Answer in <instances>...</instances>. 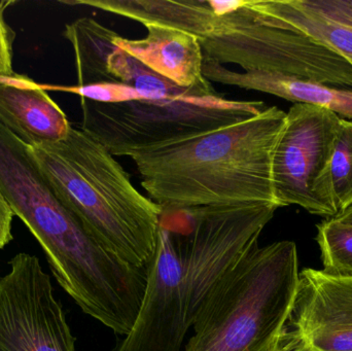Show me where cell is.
<instances>
[{
	"mask_svg": "<svg viewBox=\"0 0 352 351\" xmlns=\"http://www.w3.org/2000/svg\"><path fill=\"white\" fill-rule=\"evenodd\" d=\"M285 119L287 113L278 107H267L245 121L142 150L130 159L148 198L167 212L277 204L272 161Z\"/></svg>",
	"mask_w": 352,
	"mask_h": 351,
	"instance_id": "1",
	"label": "cell"
},
{
	"mask_svg": "<svg viewBox=\"0 0 352 351\" xmlns=\"http://www.w3.org/2000/svg\"><path fill=\"white\" fill-rule=\"evenodd\" d=\"M31 150L60 199L98 242L130 265L150 267L164 210L134 187L115 156L72 126L65 139Z\"/></svg>",
	"mask_w": 352,
	"mask_h": 351,
	"instance_id": "2",
	"label": "cell"
},
{
	"mask_svg": "<svg viewBox=\"0 0 352 351\" xmlns=\"http://www.w3.org/2000/svg\"><path fill=\"white\" fill-rule=\"evenodd\" d=\"M297 247L252 249L211 291L186 351H269L276 346L299 282Z\"/></svg>",
	"mask_w": 352,
	"mask_h": 351,
	"instance_id": "3",
	"label": "cell"
},
{
	"mask_svg": "<svg viewBox=\"0 0 352 351\" xmlns=\"http://www.w3.org/2000/svg\"><path fill=\"white\" fill-rule=\"evenodd\" d=\"M208 23L198 39L204 60L352 89L351 61L258 12L250 0L231 14H212Z\"/></svg>",
	"mask_w": 352,
	"mask_h": 351,
	"instance_id": "4",
	"label": "cell"
},
{
	"mask_svg": "<svg viewBox=\"0 0 352 351\" xmlns=\"http://www.w3.org/2000/svg\"><path fill=\"white\" fill-rule=\"evenodd\" d=\"M80 129L113 156L129 158L245 121L268 107L261 101L230 100L219 94L120 103L80 97Z\"/></svg>",
	"mask_w": 352,
	"mask_h": 351,
	"instance_id": "5",
	"label": "cell"
},
{
	"mask_svg": "<svg viewBox=\"0 0 352 351\" xmlns=\"http://www.w3.org/2000/svg\"><path fill=\"white\" fill-rule=\"evenodd\" d=\"M279 207L275 203L205 206L180 210L188 223L176 234L184 266L188 325L215 284L258 245V237Z\"/></svg>",
	"mask_w": 352,
	"mask_h": 351,
	"instance_id": "6",
	"label": "cell"
},
{
	"mask_svg": "<svg viewBox=\"0 0 352 351\" xmlns=\"http://www.w3.org/2000/svg\"><path fill=\"white\" fill-rule=\"evenodd\" d=\"M340 119L329 109L303 103L289 109L272 161L279 207L297 205L316 216H338L330 170Z\"/></svg>",
	"mask_w": 352,
	"mask_h": 351,
	"instance_id": "7",
	"label": "cell"
},
{
	"mask_svg": "<svg viewBox=\"0 0 352 351\" xmlns=\"http://www.w3.org/2000/svg\"><path fill=\"white\" fill-rule=\"evenodd\" d=\"M8 265L0 278V351H76V338L38 258L20 253Z\"/></svg>",
	"mask_w": 352,
	"mask_h": 351,
	"instance_id": "8",
	"label": "cell"
},
{
	"mask_svg": "<svg viewBox=\"0 0 352 351\" xmlns=\"http://www.w3.org/2000/svg\"><path fill=\"white\" fill-rule=\"evenodd\" d=\"M188 329L179 249L175 233L161 218L142 306L131 331L115 351H180Z\"/></svg>",
	"mask_w": 352,
	"mask_h": 351,
	"instance_id": "9",
	"label": "cell"
},
{
	"mask_svg": "<svg viewBox=\"0 0 352 351\" xmlns=\"http://www.w3.org/2000/svg\"><path fill=\"white\" fill-rule=\"evenodd\" d=\"M287 326L309 351H352V275L303 270Z\"/></svg>",
	"mask_w": 352,
	"mask_h": 351,
	"instance_id": "10",
	"label": "cell"
},
{
	"mask_svg": "<svg viewBox=\"0 0 352 351\" xmlns=\"http://www.w3.org/2000/svg\"><path fill=\"white\" fill-rule=\"evenodd\" d=\"M0 125L32 148L61 141L72 129L45 88L14 72L0 76Z\"/></svg>",
	"mask_w": 352,
	"mask_h": 351,
	"instance_id": "11",
	"label": "cell"
},
{
	"mask_svg": "<svg viewBox=\"0 0 352 351\" xmlns=\"http://www.w3.org/2000/svg\"><path fill=\"white\" fill-rule=\"evenodd\" d=\"M146 28L144 38L118 37V47L182 88L192 89L202 96L217 94L203 76L204 56L196 36L156 25Z\"/></svg>",
	"mask_w": 352,
	"mask_h": 351,
	"instance_id": "12",
	"label": "cell"
},
{
	"mask_svg": "<svg viewBox=\"0 0 352 351\" xmlns=\"http://www.w3.org/2000/svg\"><path fill=\"white\" fill-rule=\"evenodd\" d=\"M203 76L209 82L258 91L294 103L322 107L352 120V90L264 71L237 72L204 60Z\"/></svg>",
	"mask_w": 352,
	"mask_h": 351,
	"instance_id": "13",
	"label": "cell"
},
{
	"mask_svg": "<svg viewBox=\"0 0 352 351\" xmlns=\"http://www.w3.org/2000/svg\"><path fill=\"white\" fill-rule=\"evenodd\" d=\"M63 36L74 47L76 87L115 82L107 72V60L118 47L120 35L116 31L90 16H82L66 25Z\"/></svg>",
	"mask_w": 352,
	"mask_h": 351,
	"instance_id": "14",
	"label": "cell"
},
{
	"mask_svg": "<svg viewBox=\"0 0 352 351\" xmlns=\"http://www.w3.org/2000/svg\"><path fill=\"white\" fill-rule=\"evenodd\" d=\"M258 12L276 19L283 26L304 33L352 63V29L330 22L298 8L292 0H250Z\"/></svg>",
	"mask_w": 352,
	"mask_h": 351,
	"instance_id": "15",
	"label": "cell"
},
{
	"mask_svg": "<svg viewBox=\"0 0 352 351\" xmlns=\"http://www.w3.org/2000/svg\"><path fill=\"white\" fill-rule=\"evenodd\" d=\"M107 72L113 82L131 87L144 96L146 101L201 96L192 89L182 88L170 80L155 73L129 54L115 49L107 60Z\"/></svg>",
	"mask_w": 352,
	"mask_h": 351,
	"instance_id": "16",
	"label": "cell"
},
{
	"mask_svg": "<svg viewBox=\"0 0 352 351\" xmlns=\"http://www.w3.org/2000/svg\"><path fill=\"white\" fill-rule=\"evenodd\" d=\"M324 271L352 275V226L328 218L318 226L316 237Z\"/></svg>",
	"mask_w": 352,
	"mask_h": 351,
	"instance_id": "17",
	"label": "cell"
},
{
	"mask_svg": "<svg viewBox=\"0 0 352 351\" xmlns=\"http://www.w3.org/2000/svg\"><path fill=\"white\" fill-rule=\"evenodd\" d=\"M333 195L338 214L352 206V121L340 119L331 162Z\"/></svg>",
	"mask_w": 352,
	"mask_h": 351,
	"instance_id": "18",
	"label": "cell"
},
{
	"mask_svg": "<svg viewBox=\"0 0 352 351\" xmlns=\"http://www.w3.org/2000/svg\"><path fill=\"white\" fill-rule=\"evenodd\" d=\"M56 90L74 93L82 98L101 103H120L128 101L146 100L140 92L131 87L120 82L92 84L87 87H58Z\"/></svg>",
	"mask_w": 352,
	"mask_h": 351,
	"instance_id": "19",
	"label": "cell"
},
{
	"mask_svg": "<svg viewBox=\"0 0 352 351\" xmlns=\"http://www.w3.org/2000/svg\"><path fill=\"white\" fill-rule=\"evenodd\" d=\"M298 8L352 29V0H292Z\"/></svg>",
	"mask_w": 352,
	"mask_h": 351,
	"instance_id": "20",
	"label": "cell"
},
{
	"mask_svg": "<svg viewBox=\"0 0 352 351\" xmlns=\"http://www.w3.org/2000/svg\"><path fill=\"white\" fill-rule=\"evenodd\" d=\"M16 3L12 0H0V76H10L12 70V54L16 32L4 18L6 10Z\"/></svg>",
	"mask_w": 352,
	"mask_h": 351,
	"instance_id": "21",
	"label": "cell"
},
{
	"mask_svg": "<svg viewBox=\"0 0 352 351\" xmlns=\"http://www.w3.org/2000/svg\"><path fill=\"white\" fill-rule=\"evenodd\" d=\"M12 210L0 194V251L12 240Z\"/></svg>",
	"mask_w": 352,
	"mask_h": 351,
	"instance_id": "22",
	"label": "cell"
},
{
	"mask_svg": "<svg viewBox=\"0 0 352 351\" xmlns=\"http://www.w3.org/2000/svg\"><path fill=\"white\" fill-rule=\"evenodd\" d=\"M305 348V346L302 343L295 332L285 325L276 346L269 351H304Z\"/></svg>",
	"mask_w": 352,
	"mask_h": 351,
	"instance_id": "23",
	"label": "cell"
},
{
	"mask_svg": "<svg viewBox=\"0 0 352 351\" xmlns=\"http://www.w3.org/2000/svg\"><path fill=\"white\" fill-rule=\"evenodd\" d=\"M209 5L212 10L213 14L221 16L225 14H231L236 12L238 8H241L245 0H226V1H219V0H208Z\"/></svg>",
	"mask_w": 352,
	"mask_h": 351,
	"instance_id": "24",
	"label": "cell"
},
{
	"mask_svg": "<svg viewBox=\"0 0 352 351\" xmlns=\"http://www.w3.org/2000/svg\"><path fill=\"white\" fill-rule=\"evenodd\" d=\"M337 222L341 223L343 225H347V226H352V206L347 208L344 212H341L340 214L334 218Z\"/></svg>",
	"mask_w": 352,
	"mask_h": 351,
	"instance_id": "25",
	"label": "cell"
},
{
	"mask_svg": "<svg viewBox=\"0 0 352 351\" xmlns=\"http://www.w3.org/2000/svg\"><path fill=\"white\" fill-rule=\"evenodd\" d=\"M304 351H309L307 350V348H305V350H304Z\"/></svg>",
	"mask_w": 352,
	"mask_h": 351,
	"instance_id": "26",
	"label": "cell"
}]
</instances>
